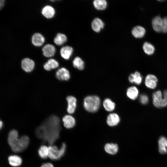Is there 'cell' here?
Segmentation results:
<instances>
[{
  "mask_svg": "<svg viewBox=\"0 0 167 167\" xmlns=\"http://www.w3.org/2000/svg\"><path fill=\"white\" fill-rule=\"evenodd\" d=\"M152 103L153 105L157 108H161L167 106V89L163 92L157 90L152 94Z\"/></svg>",
  "mask_w": 167,
  "mask_h": 167,
  "instance_id": "3",
  "label": "cell"
},
{
  "mask_svg": "<svg viewBox=\"0 0 167 167\" xmlns=\"http://www.w3.org/2000/svg\"><path fill=\"white\" fill-rule=\"evenodd\" d=\"M59 66V63L54 59H50L48 60L44 65V69L47 71L54 69Z\"/></svg>",
  "mask_w": 167,
  "mask_h": 167,
  "instance_id": "25",
  "label": "cell"
},
{
  "mask_svg": "<svg viewBox=\"0 0 167 167\" xmlns=\"http://www.w3.org/2000/svg\"><path fill=\"white\" fill-rule=\"evenodd\" d=\"M146 30L145 28L140 26H137L132 29V34L136 38H141L145 35Z\"/></svg>",
  "mask_w": 167,
  "mask_h": 167,
  "instance_id": "21",
  "label": "cell"
},
{
  "mask_svg": "<svg viewBox=\"0 0 167 167\" xmlns=\"http://www.w3.org/2000/svg\"><path fill=\"white\" fill-rule=\"evenodd\" d=\"M56 77L60 80L67 81L70 78V73L67 69L65 67H62L56 72Z\"/></svg>",
  "mask_w": 167,
  "mask_h": 167,
  "instance_id": "9",
  "label": "cell"
},
{
  "mask_svg": "<svg viewBox=\"0 0 167 167\" xmlns=\"http://www.w3.org/2000/svg\"><path fill=\"white\" fill-rule=\"evenodd\" d=\"M162 32L164 33H167V17L163 18Z\"/></svg>",
  "mask_w": 167,
  "mask_h": 167,
  "instance_id": "33",
  "label": "cell"
},
{
  "mask_svg": "<svg viewBox=\"0 0 167 167\" xmlns=\"http://www.w3.org/2000/svg\"><path fill=\"white\" fill-rule=\"evenodd\" d=\"M29 139L26 135L22 136L11 147L12 150L15 152H19L24 150L28 146Z\"/></svg>",
  "mask_w": 167,
  "mask_h": 167,
  "instance_id": "5",
  "label": "cell"
},
{
  "mask_svg": "<svg viewBox=\"0 0 167 167\" xmlns=\"http://www.w3.org/2000/svg\"><path fill=\"white\" fill-rule=\"evenodd\" d=\"M72 64L74 67L79 70H82L84 68V62L79 57H76L74 58Z\"/></svg>",
  "mask_w": 167,
  "mask_h": 167,
  "instance_id": "29",
  "label": "cell"
},
{
  "mask_svg": "<svg viewBox=\"0 0 167 167\" xmlns=\"http://www.w3.org/2000/svg\"><path fill=\"white\" fill-rule=\"evenodd\" d=\"M4 2L5 1L2 0H0V9H1V8L3 7V6L4 4Z\"/></svg>",
  "mask_w": 167,
  "mask_h": 167,
  "instance_id": "35",
  "label": "cell"
},
{
  "mask_svg": "<svg viewBox=\"0 0 167 167\" xmlns=\"http://www.w3.org/2000/svg\"><path fill=\"white\" fill-rule=\"evenodd\" d=\"M139 93V90L136 86H131L127 89L126 95L129 98L134 100L138 97Z\"/></svg>",
  "mask_w": 167,
  "mask_h": 167,
  "instance_id": "19",
  "label": "cell"
},
{
  "mask_svg": "<svg viewBox=\"0 0 167 167\" xmlns=\"http://www.w3.org/2000/svg\"><path fill=\"white\" fill-rule=\"evenodd\" d=\"M60 122L57 116H50L36 129V136L44 143L52 145L59 138L61 129Z\"/></svg>",
  "mask_w": 167,
  "mask_h": 167,
  "instance_id": "1",
  "label": "cell"
},
{
  "mask_svg": "<svg viewBox=\"0 0 167 167\" xmlns=\"http://www.w3.org/2000/svg\"><path fill=\"white\" fill-rule=\"evenodd\" d=\"M8 160L10 165L13 167L20 166L22 164V158L20 156L16 155L9 156Z\"/></svg>",
  "mask_w": 167,
  "mask_h": 167,
  "instance_id": "24",
  "label": "cell"
},
{
  "mask_svg": "<svg viewBox=\"0 0 167 167\" xmlns=\"http://www.w3.org/2000/svg\"><path fill=\"white\" fill-rule=\"evenodd\" d=\"M143 48L144 52L148 55L153 54L155 50L154 46L151 43L147 42L144 43Z\"/></svg>",
  "mask_w": 167,
  "mask_h": 167,
  "instance_id": "31",
  "label": "cell"
},
{
  "mask_svg": "<svg viewBox=\"0 0 167 167\" xmlns=\"http://www.w3.org/2000/svg\"><path fill=\"white\" fill-rule=\"evenodd\" d=\"M158 150L162 154L167 153V138L165 136H161L158 141Z\"/></svg>",
  "mask_w": 167,
  "mask_h": 167,
  "instance_id": "15",
  "label": "cell"
},
{
  "mask_svg": "<svg viewBox=\"0 0 167 167\" xmlns=\"http://www.w3.org/2000/svg\"><path fill=\"white\" fill-rule=\"evenodd\" d=\"M63 125L66 128L70 129L73 127L76 123L75 118L70 115H66L62 118Z\"/></svg>",
  "mask_w": 167,
  "mask_h": 167,
  "instance_id": "16",
  "label": "cell"
},
{
  "mask_svg": "<svg viewBox=\"0 0 167 167\" xmlns=\"http://www.w3.org/2000/svg\"><path fill=\"white\" fill-rule=\"evenodd\" d=\"M128 80L131 83L137 85L140 84L143 81V77L141 74L136 71L134 73H131L128 77Z\"/></svg>",
  "mask_w": 167,
  "mask_h": 167,
  "instance_id": "12",
  "label": "cell"
},
{
  "mask_svg": "<svg viewBox=\"0 0 167 167\" xmlns=\"http://www.w3.org/2000/svg\"><path fill=\"white\" fill-rule=\"evenodd\" d=\"M43 55L46 57H53L55 54L56 49L54 45L50 44H47L42 48Z\"/></svg>",
  "mask_w": 167,
  "mask_h": 167,
  "instance_id": "11",
  "label": "cell"
},
{
  "mask_svg": "<svg viewBox=\"0 0 167 167\" xmlns=\"http://www.w3.org/2000/svg\"><path fill=\"white\" fill-rule=\"evenodd\" d=\"M40 167H54V165L50 163L43 164Z\"/></svg>",
  "mask_w": 167,
  "mask_h": 167,
  "instance_id": "34",
  "label": "cell"
},
{
  "mask_svg": "<svg viewBox=\"0 0 167 167\" xmlns=\"http://www.w3.org/2000/svg\"><path fill=\"white\" fill-rule=\"evenodd\" d=\"M32 44L36 46L42 45L45 41L44 36L39 33H36L32 36L31 39Z\"/></svg>",
  "mask_w": 167,
  "mask_h": 167,
  "instance_id": "17",
  "label": "cell"
},
{
  "mask_svg": "<svg viewBox=\"0 0 167 167\" xmlns=\"http://www.w3.org/2000/svg\"><path fill=\"white\" fill-rule=\"evenodd\" d=\"M93 4L95 8L98 10H103L107 6V2L105 0H95Z\"/></svg>",
  "mask_w": 167,
  "mask_h": 167,
  "instance_id": "28",
  "label": "cell"
},
{
  "mask_svg": "<svg viewBox=\"0 0 167 167\" xmlns=\"http://www.w3.org/2000/svg\"><path fill=\"white\" fill-rule=\"evenodd\" d=\"M103 105L105 109L108 112L113 111L115 107V104L110 99H105L103 102Z\"/></svg>",
  "mask_w": 167,
  "mask_h": 167,
  "instance_id": "26",
  "label": "cell"
},
{
  "mask_svg": "<svg viewBox=\"0 0 167 167\" xmlns=\"http://www.w3.org/2000/svg\"><path fill=\"white\" fill-rule=\"evenodd\" d=\"M0 128L1 129L3 126V122L1 121H0Z\"/></svg>",
  "mask_w": 167,
  "mask_h": 167,
  "instance_id": "36",
  "label": "cell"
},
{
  "mask_svg": "<svg viewBox=\"0 0 167 167\" xmlns=\"http://www.w3.org/2000/svg\"><path fill=\"white\" fill-rule=\"evenodd\" d=\"M35 63L33 61L28 58H25L21 61V66L25 72H29L34 69Z\"/></svg>",
  "mask_w": 167,
  "mask_h": 167,
  "instance_id": "7",
  "label": "cell"
},
{
  "mask_svg": "<svg viewBox=\"0 0 167 167\" xmlns=\"http://www.w3.org/2000/svg\"><path fill=\"white\" fill-rule=\"evenodd\" d=\"M73 49L71 46L66 45L61 48L60 54L61 57L66 60L69 59L72 54Z\"/></svg>",
  "mask_w": 167,
  "mask_h": 167,
  "instance_id": "18",
  "label": "cell"
},
{
  "mask_svg": "<svg viewBox=\"0 0 167 167\" xmlns=\"http://www.w3.org/2000/svg\"><path fill=\"white\" fill-rule=\"evenodd\" d=\"M149 99L148 95L145 94H142L139 97V101L140 103L143 105L147 104L149 102Z\"/></svg>",
  "mask_w": 167,
  "mask_h": 167,
  "instance_id": "32",
  "label": "cell"
},
{
  "mask_svg": "<svg viewBox=\"0 0 167 167\" xmlns=\"http://www.w3.org/2000/svg\"><path fill=\"white\" fill-rule=\"evenodd\" d=\"M104 149L107 153L113 155L118 152V147L116 143H107L105 145Z\"/></svg>",
  "mask_w": 167,
  "mask_h": 167,
  "instance_id": "23",
  "label": "cell"
},
{
  "mask_svg": "<svg viewBox=\"0 0 167 167\" xmlns=\"http://www.w3.org/2000/svg\"><path fill=\"white\" fill-rule=\"evenodd\" d=\"M49 147L45 145H42L38 150V154L39 156L42 159H46L49 155Z\"/></svg>",
  "mask_w": 167,
  "mask_h": 167,
  "instance_id": "30",
  "label": "cell"
},
{
  "mask_svg": "<svg viewBox=\"0 0 167 167\" xmlns=\"http://www.w3.org/2000/svg\"><path fill=\"white\" fill-rule=\"evenodd\" d=\"M18 139V133L16 130H13L10 131L8 134L7 141L11 147L16 142Z\"/></svg>",
  "mask_w": 167,
  "mask_h": 167,
  "instance_id": "22",
  "label": "cell"
},
{
  "mask_svg": "<svg viewBox=\"0 0 167 167\" xmlns=\"http://www.w3.org/2000/svg\"><path fill=\"white\" fill-rule=\"evenodd\" d=\"M101 100L96 95L86 96L84 99L83 105L85 109L90 113H95L99 109L101 105Z\"/></svg>",
  "mask_w": 167,
  "mask_h": 167,
  "instance_id": "2",
  "label": "cell"
},
{
  "mask_svg": "<svg viewBox=\"0 0 167 167\" xmlns=\"http://www.w3.org/2000/svg\"><path fill=\"white\" fill-rule=\"evenodd\" d=\"M66 101L67 102V112L70 114L74 113L76 109L77 106V99L73 96H69L67 97Z\"/></svg>",
  "mask_w": 167,
  "mask_h": 167,
  "instance_id": "8",
  "label": "cell"
},
{
  "mask_svg": "<svg viewBox=\"0 0 167 167\" xmlns=\"http://www.w3.org/2000/svg\"><path fill=\"white\" fill-rule=\"evenodd\" d=\"M158 81V79L155 75L149 74L147 75L145 77L144 84L147 88L153 89L156 87Z\"/></svg>",
  "mask_w": 167,
  "mask_h": 167,
  "instance_id": "6",
  "label": "cell"
},
{
  "mask_svg": "<svg viewBox=\"0 0 167 167\" xmlns=\"http://www.w3.org/2000/svg\"><path fill=\"white\" fill-rule=\"evenodd\" d=\"M49 148V157L52 160L56 161L59 160L64 155L66 151V145L65 143H63L59 149L55 145H50Z\"/></svg>",
  "mask_w": 167,
  "mask_h": 167,
  "instance_id": "4",
  "label": "cell"
},
{
  "mask_svg": "<svg viewBox=\"0 0 167 167\" xmlns=\"http://www.w3.org/2000/svg\"><path fill=\"white\" fill-rule=\"evenodd\" d=\"M162 19L160 16H157L154 17L152 20V25L154 30L157 32H162Z\"/></svg>",
  "mask_w": 167,
  "mask_h": 167,
  "instance_id": "13",
  "label": "cell"
},
{
  "mask_svg": "<svg viewBox=\"0 0 167 167\" xmlns=\"http://www.w3.org/2000/svg\"><path fill=\"white\" fill-rule=\"evenodd\" d=\"M120 118L118 114L116 113H111L107 116L106 122L107 124L110 126H117L120 122Z\"/></svg>",
  "mask_w": 167,
  "mask_h": 167,
  "instance_id": "10",
  "label": "cell"
},
{
  "mask_svg": "<svg viewBox=\"0 0 167 167\" xmlns=\"http://www.w3.org/2000/svg\"><path fill=\"white\" fill-rule=\"evenodd\" d=\"M104 23L100 18H96L92 21L91 27L92 29L95 32H99L104 28Z\"/></svg>",
  "mask_w": 167,
  "mask_h": 167,
  "instance_id": "14",
  "label": "cell"
},
{
  "mask_svg": "<svg viewBox=\"0 0 167 167\" xmlns=\"http://www.w3.org/2000/svg\"><path fill=\"white\" fill-rule=\"evenodd\" d=\"M67 41V37L64 34L58 33L54 38V41L55 44L58 46L63 45Z\"/></svg>",
  "mask_w": 167,
  "mask_h": 167,
  "instance_id": "27",
  "label": "cell"
},
{
  "mask_svg": "<svg viewBox=\"0 0 167 167\" xmlns=\"http://www.w3.org/2000/svg\"><path fill=\"white\" fill-rule=\"evenodd\" d=\"M55 12L54 9L50 5L45 6L41 10L42 15L47 19L53 18L55 15Z\"/></svg>",
  "mask_w": 167,
  "mask_h": 167,
  "instance_id": "20",
  "label": "cell"
}]
</instances>
